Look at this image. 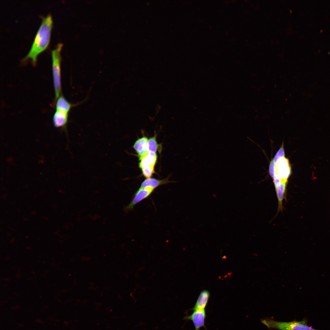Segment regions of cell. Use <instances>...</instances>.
I'll return each instance as SVG.
<instances>
[{
	"mask_svg": "<svg viewBox=\"0 0 330 330\" xmlns=\"http://www.w3.org/2000/svg\"><path fill=\"white\" fill-rule=\"evenodd\" d=\"M52 25V17L49 14L42 19L31 48L23 59L24 61L29 59L34 65H35L38 55L45 50L48 45Z\"/></svg>",
	"mask_w": 330,
	"mask_h": 330,
	"instance_id": "1",
	"label": "cell"
},
{
	"mask_svg": "<svg viewBox=\"0 0 330 330\" xmlns=\"http://www.w3.org/2000/svg\"><path fill=\"white\" fill-rule=\"evenodd\" d=\"M62 46L61 44H58L51 51L52 74L55 94L54 104L61 96V91L60 53Z\"/></svg>",
	"mask_w": 330,
	"mask_h": 330,
	"instance_id": "2",
	"label": "cell"
},
{
	"mask_svg": "<svg viewBox=\"0 0 330 330\" xmlns=\"http://www.w3.org/2000/svg\"><path fill=\"white\" fill-rule=\"evenodd\" d=\"M206 317L205 309L200 310L193 311L191 315L185 316L184 319L191 321L195 327V330H200L202 327L206 329L205 324Z\"/></svg>",
	"mask_w": 330,
	"mask_h": 330,
	"instance_id": "3",
	"label": "cell"
},
{
	"mask_svg": "<svg viewBox=\"0 0 330 330\" xmlns=\"http://www.w3.org/2000/svg\"><path fill=\"white\" fill-rule=\"evenodd\" d=\"M291 173V167L288 159L285 157L275 164V174L282 181H288Z\"/></svg>",
	"mask_w": 330,
	"mask_h": 330,
	"instance_id": "4",
	"label": "cell"
},
{
	"mask_svg": "<svg viewBox=\"0 0 330 330\" xmlns=\"http://www.w3.org/2000/svg\"><path fill=\"white\" fill-rule=\"evenodd\" d=\"M154 189L149 187L139 188L134 193L132 200L125 207V210L129 211L132 209L136 204L148 197Z\"/></svg>",
	"mask_w": 330,
	"mask_h": 330,
	"instance_id": "5",
	"label": "cell"
},
{
	"mask_svg": "<svg viewBox=\"0 0 330 330\" xmlns=\"http://www.w3.org/2000/svg\"><path fill=\"white\" fill-rule=\"evenodd\" d=\"M68 117V113L62 110H56L53 118L54 127L66 130Z\"/></svg>",
	"mask_w": 330,
	"mask_h": 330,
	"instance_id": "6",
	"label": "cell"
},
{
	"mask_svg": "<svg viewBox=\"0 0 330 330\" xmlns=\"http://www.w3.org/2000/svg\"><path fill=\"white\" fill-rule=\"evenodd\" d=\"M210 295V293L208 290H205L202 291L200 292L195 305L191 310L194 311L205 309L208 303Z\"/></svg>",
	"mask_w": 330,
	"mask_h": 330,
	"instance_id": "7",
	"label": "cell"
},
{
	"mask_svg": "<svg viewBox=\"0 0 330 330\" xmlns=\"http://www.w3.org/2000/svg\"><path fill=\"white\" fill-rule=\"evenodd\" d=\"M147 138L144 137L138 139L134 143L133 148L137 152L140 159L146 155L148 152Z\"/></svg>",
	"mask_w": 330,
	"mask_h": 330,
	"instance_id": "8",
	"label": "cell"
},
{
	"mask_svg": "<svg viewBox=\"0 0 330 330\" xmlns=\"http://www.w3.org/2000/svg\"><path fill=\"white\" fill-rule=\"evenodd\" d=\"M157 156L156 153L148 152L140 160L139 167L141 169L147 166L154 167L156 163Z\"/></svg>",
	"mask_w": 330,
	"mask_h": 330,
	"instance_id": "9",
	"label": "cell"
},
{
	"mask_svg": "<svg viewBox=\"0 0 330 330\" xmlns=\"http://www.w3.org/2000/svg\"><path fill=\"white\" fill-rule=\"evenodd\" d=\"M288 181H282L278 187L275 189L278 200V211H282L283 201L286 190Z\"/></svg>",
	"mask_w": 330,
	"mask_h": 330,
	"instance_id": "10",
	"label": "cell"
},
{
	"mask_svg": "<svg viewBox=\"0 0 330 330\" xmlns=\"http://www.w3.org/2000/svg\"><path fill=\"white\" fill-rule=\"evenodd\" d=\"M168 182V181L166 179L159 180L154 178H148L142 182L140 188H143L149 187L155 189L159 186Z\"/></svg>",
	"mask_w": 330,
	"mask_h": 330,
	"instance_id": "11",
	"label": "cell"
},
{
	"mask_svg": "<svg viewBox=\"0 0 330 330\" xmlns=\"http://www.w3.org/2000/svg\"><path fill=\"white\" fill-rule=\"evenodd\" d=\"M54 104L56 110H61L69 113L71 108L74 105L68 102L62 95L60 96Z\"/></svg>",
	"mask_w": 330,
	"mask_h": 330,
	"instance_id": "12",
	"label": "cell"
},
{
	"mask_svg": "<svg viewBox=\"0 0 330 330\" xmlns=\"http://www.w3.org/2000/svg\"><path fill=\"white\" fill-rule=\"evenodd\" d=\"M158 148V145L156 141V137H154L150 138L148 143V152L156 153Z\"/></svg>",
	"mask_w": 330,
	"mask_h": 330,
	"instance_id": "13",
	"label": "cell"
},
{
	"mask_svg": "<svg viewBox=\"0 0 330 330\" xmlns=\"http://www.w3.org/2000/svg\"><path fill=\"white\" fill-rule=\"evenodd\" d=\"M284 157V144L283 143L273 158V160L275 164L277 163L281 159Z\"/></svg>",
	"mask_w": 330,
	"mask_h": 330,
	"instance_id": "14",
	"label": "cell"
},
{
	"mask_svg": "<svg viewBox=\"0 0 330 330\" xmlns=\"http://www.w3.org/2000/svg\"><path fill=\"white\" fill-rule=\"evenodd\" d=\"M141 169L143 174L147 178H149L154 171V167L147 166Z\"/></svg>",
	"mask_w": 330,
	"mask_h": 330,
	"instance_id": "15",
	"label": "cell"
},
{
	"mask_svg": "<svg viewBox=\"0 0 330 330\" xmlns=\"http://www.w3.org/2000/svg\"><path fill=\"white\" fill-rule=\"evenodd\" d=\"M269 173L270 176L273 179L275 174V164L273 159L270 162Z\"/></svg>",
	"mask_w": 330,
	"mask_h": 330,
	"instance_id": "16",
	"label": "cell"
},
{
	"mask_svg": "<svg viewBox=\"0 0 330 330\" xmlns=\"http://www.w3.org/2000/svg\"><path fill=\"white\" fill-rule=\"evenodd\" d=\"M273 183L275 187V189L278 187L279 184L282 182V180L279 176L276 174L275 175L273 178Z\"/></svg>",
	"mask_w": 330,
	"mask_h": 330,
	"instance_id": "17",
	"label": "cell"
}]
</instances>
